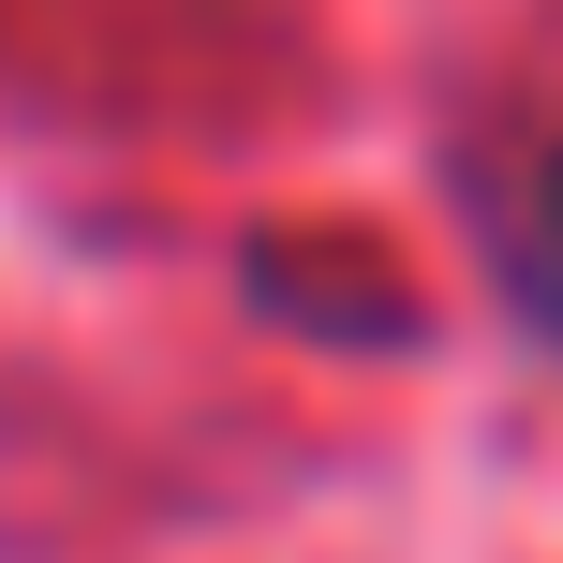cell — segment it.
<instances>
[{
  "label": "cell",
  "mask_w": 563,
  "mask_h": 563,
  "mask_svg": "<svg viewBox=\"0 0 563 563\" xmlns=\"http://www.w3.org/2000/svg\"><path fill=\"white\" fill-rule=\"evenodd\" d=\"M489 253H505V297H519V327H534L549 356H563V134L534 148V178L505 194V238H489Z\"/></svg>",
  "instance_id": "cell-1"
}]
</instances>
